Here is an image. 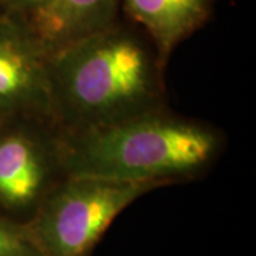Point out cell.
<instances>
[{
	"label": "cell",
	"mask_w": 256,
	"mask_h": 256,
	"mask_svg": "<svg viewBox=\"0 0 256 256\" xmlns=\"http://www.w3.org/2000/svg\"><path fill=\"white\" fill-rule=\"evenodd\" d=\"M18 3L28 9H32V12H34L38 8H42L43 4H46L48 0H18Z\"/></svg>",
	"instance_id": "cell-9"
},
{
	"label": "cell",
	"mask_w": 256,
	"mask_h": 256,
	"mask_svg": "<svg viewBox=\"0 0 256 256\" xmlns=\"http://www.w3.org/2000/svg\"><path fill=\"white\" fill-rule=\"evenodd\" d=\"M57 148L34 131L16 130L0 137V205L14 212L36 210L48 191Z\"/></svg>",
	"instance_id": "cell-5"
},
{
	"label": "cell",
	"mask_w": 256,
	"mask_h": 256,
	"mask_svg": "<svg viewBox=\"0 0 256 256\" xmlns=\"http://www.w3.org/2000/svg\"><path fill=\"white\" fill-rule=\"evenodd\" d=\"M160 185L67 176L48 190L26 224L40 256H92L114 220Z\"/></svg>",
	"instance_id": "cell-3"
},
{
	"label": "cell",
	"mask_w": 256,
	"mask_h": 256,
	"mask_svg": "<svg viewBox=\"0 0 256 256\" xmlns=\"http://www.w3.org/2000/svg\"><path fill=\"white\" fill-rule=\"evenodd\" d=\"M0 256H40L26 224L0 220Z\"/></svg>",
	"instance_id": "cell-8"
},
{
	"label": "cell",
	"mask_w": 256,
	"mask_h": 256,
	"mask_svg": "<svg viewBox=\"0 0 256 256\" xmlns=\"http://www.w3.org/2000/svg\"><path fill=\"white\" fill-rule=\"evenodd\" d=\"M124 2L130 16L146 28L164 57L200 28L208 13L206 0Z\"/></svg>",
	"instance_id": "cell-7"
},
{
	"label": "cell",
	"mask_w": 256,
	"mask_h": 256,
	"mask_svg": "<svg viewBox=\"0 0 256 256\" xmlns=\"http://www.w3.org/2000/svg\"><path fill=\"white\" fill-rule=\"evenodd\" d=\"M117 0H48L33 12L34 32L42 44L53 50L110 24Z\"/></svg>",
	"instance_id": "cell-6"
},
{
	"label": "cell",
	"mask_w": 256,
	"mask_h": 256,
	"mask_svg": "<svg viewBox=\"0 0 256 256\" xmlns=\"http://www.w3.org/2000/svg\"><path fill=\"white\" fill-rule=\"evenodd\" d=\"M220 140L212 128L148 110L96 127L80 128L57 148L67 176H97L165 185L202 171Z\"/></svg>",
	"instance_id": "cell-1"
},
{
	"label": "cell",
	"mask_w": 256,
	"mask_h": 256,
	"mask_svg": "<svg viewBox=\"0 0 256 256\" xmlns=\"http://www.w3.org/2000/svg\"><path fill=\"white\" fill-rule=\"evenodd\" d=\"M53 111L80 128L156 108L160 73L146 46L110 24L48 56Z\"/></svg>",
	"instance_id": "cell-2"
},
{
	"label": "cell",
	"mask_w": 256,
	"mask_h": 256,
	"mask_svg": "<svg viewBox=\"0 0 256 256\" xmlns=\"http://www.w3.org/2000/svg\"><path fill=\"white\" fill-rule=\"evenodd\" d=\"M48 56L32 28L0 23V120L53 111Z\"/></svg>",
	"instance_id": "cell-4"
}]
</instances>
